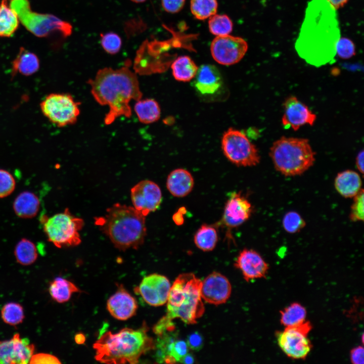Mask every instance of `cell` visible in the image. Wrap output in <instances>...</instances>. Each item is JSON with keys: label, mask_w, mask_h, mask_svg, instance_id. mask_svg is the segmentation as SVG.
<instances>
[{"label": "cell", "mask_w": 364, "mask_h": 364, "mask_svg": "<svg viewBox=\"0 0 364 364\" xmlns=\"http://www.w3.org/2000/svg\"><path fill=\"white\" fill-rule=\"evenodd\" d=\"M353 201L351 206L349 218L353 222L363 221L364 219V192L360 191L353 197Z\"/></svg>", "instance_id": "38"}, {"label": "cell", "mask_w": 364, "mask_h": 364, "mask_svg": "<svg viewBox=\"0 0 364 364\" xmlns=\"http://www.w3.org/2000/svg\"><path fill=\"white\" fill-rule=\"evenodd\" d=\"M40 201L34 193L24 191L19 194L13 203V209L16 214L22 218H30L38 213Z\"/></svg>", "instance_id": "25"}, {"label": "cell", "mask_w": 364, "mask_h": 364, "mask_svg": "<svg viewBox=\"0 0 364 364\" xmlns=\"http://www.w3.org/2000/svg\"><path fill=\"white\" fill-rule=\"evenodd\" d=\"M283 108L282 123L286 129L291 127L296 131L305 124L313 125L316 118V115L305 104L293 96L285 100Z\"/></svg>", "instance_id": "17"}, {"label": "cell", "mask_w": 364, "mask_h": 364, "mask_svg": "<svg viewBox=\"0 0 364 364\" xmlns=\"http://www.w3.org/2000/svg\"><path fill=\"white\" fill-rule=\"evenodd\" d=\"M179 362L184 363H193L194 362V358L192 354L188 353L179 360Z\"/></svg>", "instance_id": "49"}, {"label": "cell", "mask_w": 364, "mask_h": 364, "mask_svg": "<svg viewBox=\"0 0 364 364\" xmlns=\"http://www.w3.org/2000/svg\"><path fill=\"white\" fill-rule=\"evenodd\" d=\"M34 346L18 333L8 340L0 341V363L26 364L34 354Z\"/></svg>", "instance_id": "14"}, {"label": "cell", "mask_w": 364, "mask_h": 364, "mask_svg": "<svg viewBox=\"0 0 364 364\" xmlns=\"http://www.w3.org/2000/svg\"><path fill=\"white\" fill-rule=\"evenodd\" d=\"M145 217L134 207L116 203L96 223L118 249H138L146 235Z\"/></svg>", "instance_id": "4"}, {"label": "cell", "mask_w": 364, "mask_h": 364, "mask_svg": "<svg viewBox=\"0 0 364 364\" xmlns=\"http://www.w3.org/2000/svg\"><path fill=\"white\" fill-rule=\"evenodd\" d=\"M170 288V283L166 277L153 274L143 279L136 292L147 304L158 306L167 302Z\"/></svg>", "instance_id": "15"}, {"label": "cell", "mask_w": 364, "mask_h": 364, "mask_svg": "<svg viewBox=\"0 0 364 364\" xmlns=\"http://www.w3.org/2000/svg\"><path fill=\"white\" fill-rule=\"evenodd\" d=\"M363 357L364 350L362 346H357L351 350L350 358L353 364H363Z\"/></svg>", "instance_id": "45"}, {"label": "cell", "mask_w": 364, "mask_h": 364, "mask_svg": "<svg viewBox=\"0 0 364 364\" xmlns=\"http://www.w3.org/2000/svg\"><path fill=\"white\" fill-rule=\"evenodd\" d=\"M235 266L242 271L247 282L264 278L269 269L268 264L260 254L249 249H244L239 253Z\"/></svg>", "instance_id": "19"}, {"label": "cell", "mask_w": 364, "mask_h": 364, "mask_svg": "<svg viewBox=\"0 0 364 364\" xmlns=\"http://www.w3.org/2000/svg\"><path fill=\"white\" fill-rule=\"evenodd\" d=\"M49 291L53 299L58 303L68 301L73 293L80 292L74 284L61 277L55 278L50 283Z\"/></svg>", "instance_id": "30"}, {"label": "cell", "mask_w": 364, "mask_h": 364, "mask_svg": "<svg viewBox=\"0 0 364 364\" xmlns=\"http://www.w3.org/2000/svg\"><path fill=\"white\" fill-rule=\"evenodd\" d=\"M68 94L52 93L40 104L43 115L59 127L75 123L80 114L79 105Z\"/></svg>", "instance_id": "10"}, {"label": "cell", "mask_w": 364, "mask_h": 364, "mask_svg": "<svg viewBox=\"0 0 364 364\" xmlns=\"http://www.w3.org/2000/svg\"><path fill=\"white\" fill-rule=\"evenodd\" d=\"M252 210L248 200L240 193L234 192L226 202L220 223L229 230L237 228L250 218Z\"/></svg>", "instance_id": "16"}, {"label": "cell", "mask_w": 364, "mask_h": 364, "mask_svg": "<svg viewBox=\"0 0 364 364\" xmlns=\"http://www.w3.org/2000/svg\"><path fill=\"white\" fill-rule=\"evenodd\" d=\"M332 7L337 10L343 7L349 0H327Z\"/></svg>", "instance_id": "47"}, {"label": "cell", "mask_w": 364, "mask_h": 364, "mask_svg": "<svg viewBox=\"0 0 364 364\" xmlns=\"http://www.w3.org/2000/svg\"><path fill=\"white\" fill-rule=\"evenodd\" d=\"M16 187V181L10 172L0 169V198L9 196L13 192Z\"/></svg>", "instance_id": "41"}, {"label": "cell", "mask_w": 364, "mask_h": 364, "mask_svg": "<svg viewBox=\"0 0 364 364\" xmlns=\"http://www.w3.org/2000/svg\"><path fill=\"white\" fill-rule=\"evenodd\" d=\"M146 324L138 329L125 328L118 333L106 331L94 344L96 360L105 363H136L155 348Z\"/></svg>", "instance_id": "3"}, {"label": "cell", "mask_w": 364, "mask_h": 364, "mask_svg": "<svg viewBox=\"0 0 364 364\" xmlns=\"http://www.w3.org/2000/svg\"><path fill=\"white\" fill-rule=\"evenodd\" d=\"M134 110L139 121L145 124L152 123L160 117L161 110L158 103L153 99L137 101Z\"/></svg>", "instance_id": "28"}, {"label": "cell", "mask_w": 364, "mask_h": 364, "mask_svg": "<svg viewBox=\"0 0 364 364\" xmlns=\"http://www.w3.org/2000/svg\"><path fill=\"white\" fill-rule=\"evenodd\" d=\"M39 60L33 53L21 48L12 62V76L19 73L26 76H31L39 70Z\"/></svg>", "instance_id": "24"}, {"label": "cell", "mask_w": 364, "mask_h": 364, "mask_svg": "<svg viewBox=\"0 0 364 364\" xmlns=\"http://www.w3.org/2000/svg\"><path fill=\"white\" fill-rule=\"evenodd\" d=\"M1 314L3 321L11 326L20 324L24 318L23 307L16 302H9L5 304L1 309Z\"/></svg>", "instance_id": "35"}, {"label": "cell", "mask_w": 364, "mask_h": 364, "mask_svg": "<svg viewBox=\"0 0 364 364\" xmlns=\"http://www.w3.org/2000/svg\"><path fill=\"white\" fill-rule=\"evenodd\" d=\"M130 1L134 3H143L145 1H146L147 0H130Z\"/></svg>", "instance_id": "51"}, {"label": "cell", "mask_w": 364, "mask_h": 364, "mask_svg": "<svg viewBox=\"0 0 364 364\" xmlns=\"http://www.w3.org/2000/svg\"><path fill=\"white\" fill-rule=\"evenodd\" d=\"M311 329L310 322L305 321L277 332L276 338L280 348L291 358L305 359L312 349V344L308 337Z\"/></svg>", "instance_id": "11"}, {"label": "cell", "mask_w": 364, "mask_h": 364, "mask_svg": "<svg viewBox=\"0 0 364 364\" xmlns=\"http://www.w3.org/2000/svg\"><path fill=\"white\" fill-rule=\"evenodd\" d=\"M30 363H60V360L55 356L45 353L33 354L30 360Z\"/></svg>", "instance_id": "42"}, {"label": "cell", "mask_w": 364, "mask_h": 364, "mask_svg": "<svg viewBox=\"0 0 364 364\" xmlns=\"http://www.w3.org/2000/svg\"><path fill=\"white\" fill-rule=\"evenodd\" d=\"M171 68L172 75L175 80L188 82L194 79L198 67L190 57L181 56L172 62Z\"/></svg>", "instance_id": "26"}, {"label": "cell", "mask_w": 364, "mask_h": 364, "mask_svg": "<svg viewBox=\"0 0 364 364\" xmlns=\"http://www.w3.org/2000/svg\"><path fill=\"white\" fill-rule=\"evenodd\" d=\"M280 322L285 328L298 325L306 321L307 311L300 303L294 302L280 311Z\"/></svg>", "instance_id": "31"}, {"label": "cell", "mask_w": 364, "mask_h": 364, "mask_svg": "<svg viewBox=\"0 0 364 364\" xmlns=\"http://www.w3.org/2000/svg\"><path fill=\"white\" fill-rule=\"evenodd\" d=\"M218 241V232L213 225L202 224L196 232L194 236V242L196 247L205 252L213 250Z\"/></svg>", "instance_id": "27"}, {"label": "cell", "mask_w": 364, "mask_h": 364, "mask_svg": "<svg viewBox=\"0 0 364 364\" xmlns=\"http://www.w3.org/2000/svg\"><path fill=\"white\" fill-rule=\"evenodd\" d=\"M10 6L25 27L37 36L44 37L59 31L64 37H68L72 32V26L68 22L53 15L32 12L27 0H12Z\"/></svg>", "instance_id": "8"}, {"label": "cell", "mask_w": 364, "mask_h": 364, "mask_svg": "<svg viewBox=\"0 0 364 364\" xmlns=\"http://www.w3.org/2000/svg\"><path fill=\"white\" fill-rule=\"evenodd\" d=\"M75 339L76 343L80 344L84 342L85 338L83 335L81 334H78L76 336Z\"/></svg>", "instance_id": "50"}, {"label": "cell", "mask_w": 364, "mask_h": 364, "mask_svg": "<svg viewBox=\"0 0 364 364\" xmlns=\"http://www.w3.org/2000/svg\"><path fill=\"white\" fill-rule=\"evenodd\" d=\"M87 83L95 100L101 105L109 107L104 119L106 125L121 116L130 117L132 112L129 102L132 100L138 101L142 97L135 73L126 66L117 69H101Z\"/></svg>", "instance_id": "2"}, {"label": "cell", "mask_w": 364, "mask_h": 364, "mask_svg": "<svg viewBox=\"0 0 364 364\" xmlns=\"http://www.w3.org/2000/svg\"><path fill=\"white\" fill-rule=\"evenodd\" d=\"M7 0L0 4V37H10L17 30L19 23L17 14L9 6Z\"/></svg>", "instance_id": "29"}, {"label": "cell", "mask_w": 364, "mask_h": 364, "mask_svg": "<svg viewBox=\"0 0 364 364\" xmlns=\"http://www.w3.org/2000/svg\"><path fill=\"white\" fill-rule=\"evenodd\" d=\"M223 79L218 69L212 64H204L198 67L194 78L195 90L203 96L213 95L222 87Z\"/></svg>", "instance_id": "20"}, {"label": "cell", "mask_w": 364, "mask_h": 364, "mask_svg": "<svg viewBox=\"0 0 364 364\" xmlns=\"http://www.w3.org/2000/svg\"><path fill=\"white\" fill-rule=\"evenodd\" d=\"M248 48V43L244 39L229 34L215 37L211 42L210 52L216 62L229 66L240 62Z\"/></svg>", "instance_id": "12"}, {"label": "cell", "mask_w": 364, "mask_h": 364, "mask_svg": "<svg viewBox=\"0 0 364 364\" xmlns=\"http://www.w3.org/2000/svg\"><path fill=\"white\" fill-rule=\"evenodd\" d=\"M166 185L168 191L173 196L183 198L192 192L194 186V179L187 169L177 168L169 173Z\"/></svg>", "instance_id": "22"}, {"label": "cell", "mask_w": 364, "mask_h": 364, "mask_svg": "<svg viewBox=\"0 0 364 364\" xmlns=\"http://www.w3.org/2000/svg\"><path fill=\"white\" fill-rule=\"evenodd\" d=\"M14 254L17 261L23 265L32 264L38 257L35 245L32 242L26 239H21L17 244Z\"/></svg>", "instance_id": "32"}, {"label": "cell", "mask_w": 364, "mask_h": 364, "mask_svg": "<svg viewBox=\"0 0 364 364\" xmlns=\"http://www.w3.org/2000/svg\"><path fill=\"white\" fill-rule=\"evenodd\" d=\"M183 211L179 210L176 213L173 215V220L177 225L181 224L183 222Z\"/></svg>", "instance_id": "48"}, {"label": "cell", "mask_w": 364, "mask_h": 364, "mask_svg": "<svg viewBox=\"0 0 364 364\" xmlns=\"http://www.w3.org/2000/svg\"><path fill=\"white\" fill-rule=\"evenodd\" d=\"M363 150H362L358 153L355 159L356 166L361 174H363Z\"/></svg>", "instance_id": "46"}, {"label": "cell", "mask_w": 364, "mask_h": 364, "mask_svg": "<svg viewBox=\"0 0 364 364\" xmlns=\"http://www.w3.org/2000/svg\"><path fill=\"white\" fill-rule=\"evenodd\" d=\"M40 222L49 241L56 247L75 246L81 243L79 232L83 227L84 221L73 215L69 209L50 217L43 215Z\"/></svg>", "instance_id": "7"}, {"label": "cell", "mask_w": 364, "mask_h": 364, "mask_svg": "<svg viewBox=\"0 0 364 364\" xmlns=\"http://www.w3.org/2000/svg\"><path fill=\"white\" fill-rule=\"evenodd\" d=\"M362 180L359 173L352 170L338 173L334 180L337 192L345 198L354 197L362 189Z\"/></svg>", "instance_id": "23"}, {"label": "cell", "mask_w": 364, "mask_h": 364, "mask_svg": "<svg viewBox=\"0 0 364 364\" xmlns=\"http://www.w3.org/2000/svg\"><path fill=\"white\" fill-rule=\"evenodd\" d=\"M101 44L104 51L111 55L118 53L122 46V39L116 33L109 32L101 34Z\"/></svg>", "instance_id": "37"}, {"label": "cell", "mask_w": 364, "mask_h": 364, "mask_svg": "<svg viewBox=\"0 0 364 364\" xmlns=\"http://www.w3.org/2000/svg\"><path fill=\"white\" fill-rule=\"evenodd\" d=\"M202 281L192 273L179 275L171 286L165 316L179 318L188 324L197 323L204 312L201 296Z\"/></svg>", "instance_id": "5"}, {"label": "cell", "mask_w": 364, "mask_h": 364, "mask_svg": "<svg viewBox=\"0 0 364 364\" xmlns=\"http://www.w3.org/2000/svg\"><path fill=\"white\" fill-rule=\"evenodd\" d=\"M188 347L192 350H199L202 348L203 339L202 335L198 332L190 334L187 339Z\"/></svg>", "instance_id": "44"}, {"label": "cell", "mask_w": 364, "mask_h": 364, "mask_svg": "<svg viewBox=\"0 0 364 364\" xmlns=\"http://www.w3.org/2000/svg\"><path fill=\"white\" fill-rule=\"evenodd\" d=\"M336 54L340 58L348 59L356 54L353 42L348 38L340 37L335 47Z\"/></svg>", "instance_id": "39"}, {"label": "cell", "mask_w": 364, "mask_h": 364, "mask_svg": "<svg viewBox=\"0 0 364 364\" xmlns=\"http://www.w3.org/2000/svg\"><path fill=\"white\" fill-rule=\"evenodd\" d=\"M282 224L286 232L295 234L303 229L306 225V222L299 213L294 211H290L283 216Z\"/></svg>", "instance_id": "36"}, {"label": "cell", "mask_w": 364, "mask_h": 364, "mask_svg": "<svg viewBox=\"0 0 364 364\" xmlns=\"http://www.w3.org/2000/svg\"><path fill=\"white\" fill-rule=\"evenodd\" d=\"M336 11L327 0H311L307 5L295 49L311 65H325L336 55L340 37Z\"/></svg>", "instance_id": "1"}, {"label": "cell", "mask_w": 364, "mask_h": 364, "mask_svg": "<svg viewBox=\"0 0 364 364\" xmlns=\"http://www.w3.org/2000/svg\"><path fill=\"white\" fill-rule=\"evenodd\" d=\"M269 154L276 169L286 176L303 174L315 161L306 139L282 136L274 142Z\"/></svg>", "instance_id": "6"}, {"label": "cell", "mask_w": 364, "mask_h": 364, "mask_svg": "<svg viewBox=\"0 0 364 364\" xmlns=\"http://www.w3.org/2000/svg\"><path fill=\"white\" fill-rule=\"evenodd\" d=\"M218 8L217 0H191L190 10L197 20H204L215 14Z\"/></svg>", "instance_id": "33"}, {"label": "cell", "mask_w": 364, "mask_h": 364, "mask_svg": "<svg viewBox=\"0 0 364 364\" xmlns=\"http://www.w3.org/2000/svg\"><path fill=\"white\" fill-rule=\"evenodd\" d=\"M130 192L134 208L145 216L156 211L161 203V189L151 180L140 181L131 188Z\"/></svg>", "instance_id": "13"}, {"label": "cell", "mask_w": 364, "mask_h": 364, "mask_svg": "<svg viewBox=\"0 0 364 364\" xmlns=\"http://www.w3.org/2000/svg\"><path fill=\"white\" fill-rule=\"evenodd\" d=\"M208 28L216 36L229 35L233 30V23L228 15L215 14L209 18Z\"/></svg>", "instance_id": "34"}, {"label": "cell", "mask_w": 364, "mask_h": 364, "mask_svg": "<svg viewBox=\"0 0 364 364\" xmlns=\"http://www.w3.org/2000/svg\"><path fill=\"white\" fill-rule=\"evenodd\" d=\"M221 146L225 157L237 166H254L260 162L256 146L240 130L232 127L228 129L222 135Z\"/></svg>", "instance_id": "9"}, {"label": "cell", "mask_w": 364, "mask_h": 364, "mask_svg": "<svg viewBox=\"0 0 364 364\" xmlns=\"http://www.w3.org/2000/svg\"><path fill=\"white\" fill-rule=\"evenodd\" d=\"M188 352V346L185 341L176 340L173 343L169 354L164 360L166 363H174L179 360Z\"/></svg>", "instance_id": "40"}, {"label": "cell", "mask_w": 364, "mask_h": 364, "mask_svg": "<svg viewBox=\"0 0 364 364\" xmlns=\"http://www.w3.org/2000/svg\"><path fill=\"white\" fill-rule=\"evenodd\" d=\"M186 0H161L163 9L167 13L175 14L184 8Z\"/></svg>", "instance_id": "43"}, {"label": "cell", "mask_w": 364, "mask_h": 364, "mask_svg": "<svg viewBox=\"0 0 364 364\" xmlns=\"http://www.w3.org/2000/svg\"><path fill=\"white\" fill-rule=\"evenodd\" d=\"M231 285L228 279L217 272H213L202 282L201 298L214 305L225 303L231 293Z\"/></svg>", "instance_id": "18"}, {"label": "cell", "mask_w": 364, "mask_h": 364, "mask_svg": "<svg viewBox=\"0 0 364 364\" xmlns=\"http://www.w3.org/2000/svg\"><path fill=\"white\" fill-rule=\"evenodd\" d=\"M12 1V0H11Z\"/></svg>", "instance_id": "52"}, {"label": "cell", "mask_w": 364, "mask_h": 364, "mask_svg": "<svg viewBox=\"0 0 364 364\" xmlns=\"http://www.w3.org/2000/svg\"><path fill=\"white\" fill-rule=\"evenodd\" d=\"M107 308L114 318L124 321L135 314L138 303L135 299L122 285H120L115 293L108 300Z\"/></svg>", "instance_id": "21"}]
</instances>
